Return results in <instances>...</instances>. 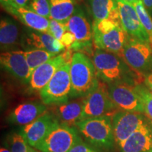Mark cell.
Returning a JSON list of instances; mask_svg holds the SVG:
<instances>
[{
	"instance_id": "cell-1",
	"label": "cell",
	"mask_w": 152,
	"mask_h": 152,
	"mask_svg": "<svg viewBox=\"0 0 152 152\" xmlns=\"http://www.w3.org/2000/svg\"><path fill=\"white\" fill-rule=\"evenodd\" d=\"M92 61L99 80L106 85L124 83L136 86L144 83V76L133 70L118 54L95 49Z\"/></svg>"
},
{
	"instance_id": "cell-2",
	"label": "cell",
	"mask_w": 152,
	"mask_h": 152,
	"mask_svg": "<svg viewBox=\"0 0 152 152\" xmlns=\"http://www.w3.org/2000/svg\"><path fill=\"white\" fill-rule=\"evenodd\" d=\"M70 75L71 99L86 97L97 88L100 82L92 59L83 52H74L72 55Z\"/></svg>"
},
{
	"instance_id": "cell-3",
	"label": "cell",
	"mask_w": 152,
	"mask_h": 152,
	"mask_svg": "<svg viewBox=\"0 0 152 152\" xmlns=\"http://www.w3.org/2000/svg\"><path fill=\"white\" fill-rule=\"evenodd\" d=\"M85 142L100 152H111L115 145L111 115L82 120L75 125Z\"/></svg>"
},
{
	"instance_id": "cell-4",
	"label": "cell",
	"mask_w": 152,
	"mask_h": 152,
	"mask_svg": "<svg viewBox=\"0 0 152 152\" xmlns=\"http://www.w3.org/2000/svg\"><path fill=\"white\" fill-rule=\"evenodd\" d=\"M92 28L95 49L122 55L129 36L123 29L120 20H93Z\"/></svg>"
},
{
	"instance_id": "cell-5",
	"label": "cell",
	"mask_w": 152,
	"mask_h": 152,
	"mask_svg": "<svg viewBox=\"0 0 152 152\" xmlns=\"http://www.w3.org/2000/svg\"><path fill=\"white\" fill-rule=\"evenodd\" d=\"M71 60L66 62L58 68L48 84L39 92L41 101L47 106L69 101L71 92Z\"/></svg>"
},
{
	"instance_id": "cell-6",
	"label": "cell",
	"mask_w": 152,
	"mask_h": 152,
	"mask_svg": "<svg viewBox=\"0 0 152 152\" xmlns=\"http://www.w3.org/2000/svg\"><path fill=\"white\" fill-rule=\"evenodd\" d=\"M67 30L75 36L76 42L71 51L93 55L92 23L83 7L77 6L73 15L66 22Z\"/></svg>"
},
{
	"instance_id": "cell-7",
	"label": "cell",
	"mask_w": 152,
	"mask_h": 152,
	"mask_svg": "<svg viewBox=\"0 0 152 152\" xmlns=\"http://www.w3.org/2000/svg\"><path fill=\"white\" fill-rule=\"evenodd\" d=\"M121 56L133 70L144 77L152 73V45L151 44L129 37Z\"/></svg>"
},
{
	"instance_id": "cell-8",
	"label": "cell",
	"mask_w": 152,
	"mask_h": 152,
	"mask_svg": "<svg viewBox=\"0 0 152 152\" xmlns=\"http://www.w3.org/2000/svg\"><path fill=\"white\" fill-rule=\"evenodd\" d=\"M80 137L75 127L58 123L35 148L45 152H68Z\"/></svg>"
},
{
	"instance_id": "cell-9",
	"label": "cell",
	"mask_w": 152,
	"mask_h": 152,
	"mask_svg": "<svg viewBox=\"0 0 152 152\" xmlns=\"http://www.w3.org/2000/svg\"><path fill=\"white\" fill-rule=\"evenodd\" d=\"M114 138L118 148L132 134L149 122L150 119L143 113L117 110L111 115Z\"/></svg>"
},
{
	"instance_id": "cell-10",
	"label": "cell",
	"mask_w": 152,
	"mask_h": 152,
	"mask_svg": "<svg viewBox=\"0 0 152 152\" xmlns=\"http://www.w3.org/2000/svg\"><path fill=\"white\" fill-rule=\"evenodd\" d=\"M117 110L118 109L109 96L108 85L100 80L97 88L85 97L82 120L111 115Z\"/></svg>"
},
{
	"instance_id": "cell-11",
	"label": "cell",
	"mask_w": 152,
	"mask_h": 152,
	"mask_svg": "<svg viewBox=\"0 0 152 152\" xmlns=\"http://www.w3.org/2000/svg\"><path fill=\"white\" fill-rule=\"evenodd\" d=\"M72 51L66 50L64 52L56 55V56L44 63L39 67L35 68L32 73L28 90L30 92H39L52 79L58 68L71 61Z\"/></svg>"
},
{
	"instance_id": "cell-12",
	"label": "cell",
	"mask_w": 152,
	"mask_h": 152,
	"mask_svg": "<svg viewBox=\"0 0 152 152\" xmlns=\"http://www.w3.org/2000/svg\"><path fill=\"white\" fill-rule=\"evenodd\" d=\"M121 26L129 37L150 44L149 37L142 26L134 5L117 0Z\"/></svg>"
},
{
	"instance_id": "cell-13",
	"label": "cell",
	"mask_w": 152,
	"mask_h": 152,
	"mask_svg": "<svg viewBox=\"0 0 152 152\" xmlns=\"http://www.w3.org/2000/svg\"><path fill=\"white\" fill-rule=\"evenodd\" d=\"M107 85L110 98L118 109L144 113L143 106L134 86L124 83Z\"/></svg>"
},
{
	"instance_id": "cell-14",
	"label": "cell",
	"mask_w": 152,
	"mask_h": 152,
	"mask_svg": "<svg viewBox=\"0 0 152 152\" xmlns=\"http://www.w3.org/2000/svg\"><path fill=\"white\" fill-rule=\"evenodd\" d=\"M1 68L14 78L23 85H28L32 75L31 69L28 66L22 50L3 52L0 55Z\"/></svg>"
},
{
	"instance_id": "cell-15",
	"label": "cell",
	"mask_w": 152,
	"mask_h": 152,
	"mask_svg": "<svg viewBox=\"0 0 152 152\" xmlns=\"http://www.w3.org/2000/svg\"><path fill=\"white\" fill-rule=\"evenodd\" d=\"M21 47L25 50L29 49H40L55 54H59L66 50L61 42L47 32L34 30L30 28L22 32Z\"/></svg>"
},
{
	"instance_id": "cell-16",
	"label": "cell",
	"mask_w": 152,
	"mask_h": 152,
	"mask_svg": "<svg viewBox=\"0 0 152 152\" xmlns=\"http://www.w3.org/2000/svg\"><path fill=\"white\" fill-rule=\"evenodd\" d=\"M58 123L54 115L47 111L33 122L23 126L20 133L30 147H35L45 138Z\"/></svg>"
},
{
	"instance_id": "cell-17",
	"label": "cell",
	"mask_w": 152,
	"mask_h": 152,
	"mask_svg": "<svg viewBox=\"0 0 152 152\" xmlns=\"http://www.w3.org/2000/svg\"><path fill=\"white\" fill-rule=\"evenodd\" d=\"M84 104L85 98L75 99L73 101L48 106V111L60 124L75 127L82 120Z\"/></svg>"
},
{
	"instance_id": "cell-18",
	"label": "cell",
	"mask_w": 152,
	"mask_h": 152,
	"mask_svg": "<svg viewBox=\"0 0 152 152\" xmlns=\"http://www.w3.org/2000/svg\"><path fill=\"white\" fill-rule=\"evenodd\" d=\"M48 111V106L42 102L30 101L19 104L8 115L9 122L14 125H27Z\"/></svg>"
},
{
	"instance_id": "cell-19",
	"label": "cell",
	"mask_w": 152,
	"mask_h": 152,
	"mask_svg": "<svg viewBox=\"0 0 152 152\" xmlns=\"http://www.w3.org/2000/svg\"><path fill=\"white\" fill-rule=\"evenodd\" d=\"M22 32L18 24L10 17H1L0 20V47L1 52L20 50Z\"/></svg>"
},
{
	"instance_id": "cell-20",
	"label": "cell",
	"mask_w": 152,
	"mask_h": 152,
	"mask_svg": "<svg viewBox=\"0 0 152 152\" xmlns=\"http://www.w3.org/2000/svg\"><path fill=\"white\" fill-rule=\"evenodd\" d=\"M121 152H152V121L136 130L119 147Z\"/></svg>"
},
{
	"instance_id": "cell-21",
	"label": "cell",
	"mask_w": 152,
	"mask_h": 152,
	"mask_svg": "<svg viewBox=\"0 0 152 152\" xmlns=\"http://www.w3.org/2000/svg\"><path fill=\"white\" fill-rule=\"evenodd\" d=\"M11 15L18 18L30 29L49 33V19L37 14L28 8L11 7L6 9Z\"/></svg>"
},
{
	"instance_id": "cell-22",
	"label": "cell",
	"mask_w": 152,
	"mask_h": 152,
	"mask_svg": "<svg viewBox=\"0 0 152 152\" xmlns=\"http://www.w3.org/2000/svg\"><path fill=\"white\" fill-rule=\"evenodd\" d=\"M93 20H120L117 0H87Z\"/></svg>"
},
{
	"instance_id": "cell-23",
	"label": "cell",
	"mask_w": 152,
	"mask_h": 152,
	"mask_svg": "<svg viewBox=\"0 0 152 152\" xmlns=\"http://www.w3.org/2000/svg\"><path fill=\"white\" fill-rule=\"evenodd\" d=\"M51 18L63 23L69 19L75 11V0H49Z\"/></svg>"
},
{
	"instance_id": "cell-24",
	"label": "cell",
	"mask_w": 152,
	"mask_h": 152,
	"mask_svg": "<svg viewBox=\"0 0 152 152\" xmlns=\"http://www.w3.org/2000/svg\"><path fill=\"white\" fill-rule=\"evenodd\" d=\"M23 52L25 57L32 72L44 63L58 55L40 49H29Z\"/></svg>"
},
{
	"instance_id": "cell-25",
	"label": "cell",
	"mask_w": 152,
	"mask_h": 152,
	"mask_svg": "<svg viewBox=\"0 0 152 152\" xmlns=\"http://www.w3.org/2000/svg\"><path fill=\"white\" fill-rule=\"evenodd\" d=\"M134 90L141 101L144 113L152 121V92L144 83L134 86Z\"/></svg>"
},
{
	"instance_id": "cell-26",
	"label": "cell",
	"mask_w": 152,
	"mask_h": 152,
	"mask_svg": "<svg viewBox=\"0 0 152 152\" xmlns=\"http://www.w3.org/2000/svg\"><path fill=\"white\" fill-rule=\"evenodd\" d=\"M7 146L11 152H29L30 145L20 132H14L7 137Z\"/></svg>"
},
{
	"instance_id": "cell-27",
	"label": "cell",
	"mask_w": 152,
	"mask_h": 152,
	"mask_svg": "<svg viewBox=\"0 0 152 152\" xmlns=\"http://www.w3.org/2000/svg\"><path fill=\"white\" fill-rule=\"evenodd\" d=\"M134 8H135L139 18L141 20L142 26H144V29L149 37L150 44L152 45V18L149 14L145 7H144L142 0L134 4Z\"/></svg>"
},
{
	"instance_id": "cell-28",
	"label": "cell",
	"mask_w": 152,
	"mask_h": 152,
	"mask_svg": "<svg viewBox=\"0 0 152 152\" xmlns=\"http://www.w3.org/2000/svg\"><path fill=\"white\" fill-rule=\"evenodd\" d=\"M28 8L45 18L49 19L51 18V7L49 0H30Z\"/></svg>"
},
{
	"instance_id": "cell-29",
	"label": "cell",
	"mask_w": 152,
	"mask_h": 152,
	"mask_svg": "<svg viewBox=\"0 0 152 152\" xmlns=\"http://www.w3.org/2000/svg\"><path fill=\"white\" fill-rule=\"evenodd\" d=\"M67 30L65 23L57 21L52 18L49 19V33L54 36L58 40H61L62 37Z\"/></svg>"
},
{
	"instance_id": "cell-30",
	"label": "cell",
	"mask_w": 152,
	"mask_h": 152,
	"mask_svg": "<svg viewBox=\"0 0 152 152\" xmlns=\"http://www.w3.org/2000/svg\"><path fill=\"white\" fill-rule=\"evenodd\" d=\"M68 152H100L85 142L80 137Z\"/></svg>"
},
{
	"instance_id": "cell-31",
	"label": "cell",
	"mask_w": 152,
	"mask_h": 152,
	"mask_svg": "<svg viewBox=\"0 0 152 152\" xmlns=\"http://www.w3.org/2000/svg\"><path fill=\"white\" fill-rule=\"evenodd\" d=\"M61 42L63 45H64V47H66V50H71V48L73 45V44L76 42V39L73 34L71 32H69L68 30L66 32V33L64 34V36L62 37Z\"/></svg>"
},
{
	"instance_id": "cell-32",
	"label": "cell",
	"mask_w": 152,
	"mask_h": 152,
	"mask_svg": "<svg viewBox=\"0 0 152 152\" xmlns=\"http://www.w3.org/2000/svg\"><path fill=\"white\" fill-rule=\"evenodd\" d=\"M144 83L147 88L152 92V73L144 76Z\"/></svg>"
},
{
	"instance_id": "cell-33",
	"label": "cell",
	"mask_w": 152,
	"mask_h": 152,
	"mask_svg": "<svg viewBox=\"0 0 152 152\" xmlns=\"http://www.w3.org/2000/svg\"><path fill=\"white\" fill-rule=\"evenodd\" d=\"M0 2H1V5L2 6V7L5 9L11 7H18L15 4L14 0H0Z\"/></svg>"
},
{
	"instance_id": "cell-34",
	"label": "cell",
	"mask_w": 152,
	"mask_h": 152,
	"mask_svg": "<svg viewBox=\"0 0 152 152\" xmlns=\"http://www.w3.org/2000/svg\"><path fill=\"white\" fill-rule=\"evenodd\" d=\"M14 1L18 7L23 8H28L30 2V0H14Z\"/></svg>"
},
{
	"instance_id": "cell-35",
	"label": "cell",
	"mask_w": 152,
	"mask_h": 152,
	"mask_svg": "<svg viewBox=\"0 0 152 152\" xmlns=\"http://www.w3.org/2000/svg\"><path fill=\"white\" fill-rule=\"evenodd\" d=\"M142 3L149 14L152 15V0H142Z\"/></svg>"
},
{
	"instance_id": "cell-36",
	"label": "cell",
	"mask_w": 152,
	"mask_h": 152,
	"mask_svg": "<svg viewBox=\"0 0 152 152\" xmlns=\"http://www.w3.org/2000/svg\"><path fill=\"white\" fill-rule=\"evenodd\" d=\"M29 152H45V151H40V150L37 149H36V148H35V147H30V148H29Z\"/></svg>"
},
{
	"instance_id": "cell-37",
	"label": "cell",
	"mask_w": 152,
	"mask_h": 152,
	"mask_svg": "<svg viewBox=\"0 0 152 152\" xmlns=\"http://www.w3.org/2000/svg\"><path fill=\"white\" fill-rule=\"evenodd\" d=\"M123 1L130 3V4H134L135 3L138 2V1H140V0H123Z\"/></svg>"
},
{
	"instance_id": "cell-38",
	"label": "cell",
	"mask_w": 152,
	"mask_h": 152,
	"mask_svg": "<svg viewBox=\"0 0 152 152\" xmlns=\"http://www.w3.org/2000/svg\"><path fill=\"white\" fill-rule=\"evenodd\" d=\"M0 152H11V151L8 149V148L1 147V149H0Z\"/></svg>"
},
{
	"instance_id": "cell-39",
	"label": "cell",
	"mask_w": 152,
	"mask_h": 152,
	"mask_svg": "<svg viewBox=\"0 0 152 152\" xmlns=\"http://www.w3.org/2000/svg\"><path fill=\"white\" fill-rule=\"evenodd\" d=\"M76 1H83V0H75Z\"/></svg>"
}]
</instances>
